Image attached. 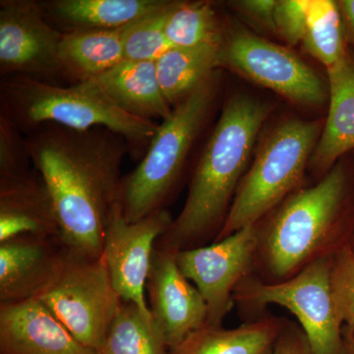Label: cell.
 <instances>
[{
	"mask_svg": "<svg viewBox=\"0 0 354 354\" xmlns=\"http://www.w3.org/2000/svg\"><path fill=\"white\" fill-rule=\"evenodd\" d=\"M283 328L281 321L272 317L235 329L206 323L169 348L167 354H272Z\"/></svg>",
	"mask_w": 354,
	"mask_h": 354,
	"instance_id": "20",
	"label": "cell"
},
{
	"mask_svg": "<svg viewBox=\"0 0 354 354\" xmlns=\"http://www.w3.org/2000/svg\"><path fill=\"white\" fill-rule=\"evenodd\" d=\"M172 221L171 213L165 209L129 221L122 205L118 204L104 232L102 257L114 290L123 300L138 305L148 314L152 313L146 300V286L153 251Z\"/></svg>",
	"mask_w": 354,
	"mask_h": 354,
	"instance_id": "12",
	"label": "cell"
},
{
	"mask_svg": "<svg viewBox=\"0 0 354 354\" xmlns=\"http://www.w3.org/2000/svg\"><path fill=\"white\" fill-rule=\"evenodd\" d=\"M346 188V171L335 165L320 183L286 198L267 225L258 227L257 256L272 283L292 278L315 261L334 255Z\"/></svg>",
	"mask_w": 354,
	"mask_h": 354,
	"instance_id": "4",
	"label": "cell"
},
{
	"mask_svg": "<svg viewBox=\"0 0 354 354\" xmlns=\"http://www.w3.org/2000/svg\"><path fill=\"white\" fill-rule=\"evenodd\" d=\"M307 0H278L274 7V32L291 46L301 44L306 27Z\"/></svg>",
	"mask_w": 354,
	"mask_h": 354,
	"instance_id": "29",
	"label": "cell"
},
{
	"mask_svg": "<svg viewBox=\"0 0 354 354\" xmlns=\"http://www.w3.org/2000/svg\"><path fill=\"white\" fill-rule=\"evenodd\" d=\"M221 46L202 44L191 48H171L156 62L158 82L172 108L215 73L218 67Z\"/></svg>",
	"mask_w": 354,
	"mask_h": 354,
	"instance_id": "22",
	"label": "cell"
},
{
	"mask_svg": "<svg viewBox=\"0 0 354 354\" xmlns=\"http://www.w3.org/2000/svg\"><path fill=\"white\" fill-rule=\"evenodd\" d=\"M346 341V339H344ZM346 349H348V354H354V330H351L348 339L346 341Z\"/></svg>",
	"mask_w": 354,
	"mask_h": 354,
	"instance_id": "33",
	"label": "cell"
},
{
	"mask_svg": "<svg viewBox=\"0 0 354 354\" xmlns=\"http://www.w3.org/2000/svg\"><path fill=\"white\" fill-rule=\"evenodd\" d=\"M334 255L315 261L286 281H242L234 299L254 309L269 304L285 307L299 321L311 354H348L330 283Z\"/></svg>",
	"mask_w": 354,
	"mask_h": 354,
	"instance_id": "7",
	"label": "cell"
},
{
	"mask_svg": "<svg viewBox=\"0 0 354 354\" xmlns=\"http://www.w3.org/2000/svg\"><path fill=\"white\" fill-rule=\"evenodd\" d=\"M64 32L46 19L32 0L0 2V74L57 84L64 78L59 62Z\"/></svg>",
	"mask_w": 354,
	"mask_h": 354,
	"instance_id": "10",
	"label": "cell"
},
{
	"mask_svg": "<svg viewBox=\"0 0 354 354\" xmlns=\"http://www.w3.org/2000/svg\"><path fill=\"white\" fill-rule=\"evenodd\" d=\"M258 227L250 225L209 246L176 252L184 276L196 285L208 309L207 324L221 326L257 256Z\"/></svg>",
	"mask_w": 354,
	"mask_h": 354,
	"instance_id": "11",
	"label": "cell"
},
{
	"mask_svg": "<svg viewBox=\"0 0 354 354\" xmlns=\"http://www.w3.org/2000/svg\"><path fill=\"white\" fill-rule=\"evenodd\" d=\"M0 353L97 354L78 341L39 299L0 304Z\"/></svg>",
	"mask_w": 354,
	"mask_h": 354,
	"instance_id": "15",
	"label": "cell"
},
{
	"mask_svg": "<svg viewBox=\"0 0 354 354\" xmlns=\"http://www.w3.org/2000/svg\"><path fill=\"white\" fill-rule=\"evenodd\" d=\"M165 36L172 48L221 46L225 39L215 9L204 1H176L167 15Z\"/></svg>",
	"mask_w": 354,
	"mask_h": 354,
	"instance_id": "25",
	"label": "cell"
},
{
	"mask_svg": "<svg viewBox=\"0 0 354 354\" xmlns=\"http://www.w3.org/2000/svg\"><path fill=\"white\" fill-rule=\"evenodd\" d=\"M274 0H241L230 2V6L256 25L274 32Z\"/></svg>",
	"mask_w": 354,
	"mask_h": 354,
	"instance_id": "30",
	"label": "cell"
},
{
	"mask_svg": "<svg viewBox=\"0 0 354 354\" xmlns=\"http://www.w3.org/2000/svg\"><path fill=\"white\" fill-rule=\"evenodd\" d=\"M20 236L60 241L55 205L36 169L0 177V242Z\"/></svg>",
	"mask_w": 354,
	"mask_h": 354,
	"instance_id": "16",
	"label": "cell"
},
{
	"mask_svg": "<svg viewBox=\"0 0 354 354\" xmlns=\"http://www.w3.org/2000/svg\"><path fill=\"white\" fill-rule=\"evenodd\" d=\"M88 81L121 109L142 120H165L174 109L160 88L156 62L123 60Z\"/></svg>",
	"mask_w": 354,
	"mask_h": 354,
	"instance_id": "19",
	"label": "cell"
},
{
	"mask_svg": "<svg viewBox=\"0 0 354 354\" xmlns=\"http://www.w3.org/2000/svg\"><path fill=\"white\" fill-rule=\"evenodd\" d=\"M146 288L149 308L169 348L207 323L206 302L184 276L174 251L156 246Z\"/></svg>",
	"mask_w": 354,
	"mask_h": 354,
	"instance_id": "13",
	"label": "cell"
},
{
	"mask_svg": "<svg viewBox=\"0 0 354 354\" xmlns=\"http://www.w3.org/2000/svg\"><path fill=\"white\" fill-rule=\"evenodd\" d=\"M176 1L162 10L145 16L125 27L123 53L127 62H157L171 48L165 36V22Z\"/></svg>",
	"mask_w": 354,
	"mask_h": 354,
	"instance_id": "26",
	"label": "cell"
},
{
	"mask_svg": "<svg viewBox=\"0 0 354 354\" xmlns=\"http://www.w3.org/2000/svg\"><path fill=\"white\" fill-rule=\"evenodd\" d=\"M0 102V114L24 134L46 123L77 130L104 127L127 140L136 153H146L158 128L155 121L121 109L91 81L64 86L26 76L2 77Z\"/></svg>",
	"mask_w": 354,
	"mask_h": 354,
	"instance_id": "3",
	"label": "cell"
},
{
	"mask_svg": "<svg viewBox=\"0 0 354 354\" xmlns=\"http://www.w3.org/2000/svg\"><path fill=\"white\" fill-rule=\"evenodd\" d=\"M344 20V25L354 43V0H342L337 2Z\"/></svg>",
	"mask_w": 354,
	"mask_h": 354,
	"instance_id": "32",
	"label": "cell"
},
{
	"mask_svg": "<svg viewBox=\"0 0 354 354\" xmlns=\"http://www.w3.org/2000/svg\"><path fill=\"white\" fill-rule=\"evenodd\" d=\"M269 113V106L248 95L227 100L198 160L185 205L156 246L177 252L218 235Z\"/></svg>",
	"mask_w": 354,
	"mask_h": 354,
	"instance_id": "2",
	"label": "cell"
},
{
	"mask_svg": "<svg viewBox=\"0 0 354 354\" xmlns=\"http://www.w3.org/2000/svg\"><path fill=\"white\" fill-rule=\"evenodd\" d=\"M322 128L316 121L295 118L279 123L268 133L237 188L215 241L257 225L297 189L308 169Z\"/></svg>",
	"mask_w": 354,
	"mask_h": 354,
	"instance_id": "6",
	"label": "cell"
},
{
	"mask_svg": "<svg viewBox=\"0 0 354 354\" xmlns=\"http://www.w3.org/2000/svg\"><path fill=\"white\" fill-rule=\"evenodd\" d=\"M125 27L65 32L59 46L64 78L76 84L86 82L123 62Z\"/></svg>",
	"mask_w": 354,
	"mask_h": 354,
	"instance_id": "21",
	"label": "cell"
},
{
	"mask_svg": "<svg viewBox=\"0 0 354 354\" xmlns=\"http://www.w3.org/2000/svg\"><path fill=\"white\" fill-rule=\"evenodd\" d=\"M25 136L32 167L55 205L60 242L70 252L102 257L109 218L121 204L127 140L104 127L77 130L53 123Z\"/></svg>",
	"mask_w": 354,
	"mask_h": 354,
	"instance_id": "1",
	"label": "cell"
},
{
	"mask_svg": "<svg viewBox=\"0 0 354 354\" xmlns=\"http://www.w3.org/2000/svg\"><path fill=\"white\" fill-rule=\"evenodd\" d=\"M169 0H50L39 2L60 32L120 29L171 6Z\"/></svg>",
	"mask_w": 354,
	"mask_h": 354,
	"instance_id": "18",
	"label": "cell"
},
{
	"mask_svg": "<svg viewBox=\"0 0 354 354\" xmlns=\"http://www.w3.org/2000/svg\"><path fill=\"white\" fill-rule=\"evenodd\" d=\"M272 354H311L304 330L295 326H283Z\"/></svg>",
	"mask_w": 354,
	"mask_h": 354,
	"instance_id": "31",
	"label": "cell"
},
{
	"mask_svg": "<svg viewBox=\"0 0 354 354\" xmlns=\"http://www.w3.org/2000/svg\"><path fill=\"white\" fill-rule=\"evenodd\" d=\"M344 20L339 3L332 0H307L306 27L302 48L327 68L346 55Z\"/></svg>",
	"mask_w": 354,
	"mask_h": 354,
	"instance_id": "24",
	"label": "cell"
},
{
	"mask_svg": "<svg viewBox=\"0 0 354 354\" xmlns=\"http://www.w3.org/2000/svg\"><path fill=\"white\" fill-rule=\"evenodd\" d=\"M218 86L214 73L158 124L139 165L122 180L121 205L127 221H140L165 209L193 146L206 127Z\"/></svg>",
	"mask_w": 354,
	"mask_h": 354,
	"instance_id": "5",
	"label": "cell"
},
{
	"mask_svg": "<svg viewBox=\"0 0 354 354\" xmlns=\"http://www.w3.org/2000/svg\"><path fill=\"white\" fill-rule=\"evenodd\" d=\"M167 348L152 314L122 299L97 354H167Z\"/></svg>",
	"mask_w": 354,
	"mask_h": 354,
	"instance_id": "23",
	"label": "cell"
},
{
	"mask_svg": "<svg viewBox=\"0 0 354 354\" xmlns=\"http://www.w3.org/2000/svg\"><path fill=\"white\" fill-rule=\"evenodd\" d=\"M39 299L79 342L97 351L122 301L102 256L68 250L59 276Z\"/></svg>",
	"mask_w": 354,
	"mask_h": 354,
	"instance_id": "8",
	"label": "cell"
},
{
	"mask_svg": "<svg viewBox=\"0 0 354 354\" xmlns=\"http://www.w3.org/2000/svg\"><path fill=\"white\" fill-rule=\"evenodd\" d=\"M327 72L329 113L308 165L318 174L354 149V59L348 50Z\"/></svg>",
	"mask_w": 354,
	"mask_h": 354,
	"instance_id": "17",
	"label": "cell"
},
{
	"mask_svg": "<svg viewBox=\"0 0 354 354\" xmlns=\"http://www.w3.org/2000/svg\"><path fill=\"white\" fill-rule=\"evenodd\" d=\"M24 133L0 114V177L19 176L31 171Z\"/></svg>",
	"mask_w": 354,
	"mask_h": 354,
	"instance_id": "27",
	"label": "cell"
},
{
	"mask_svg": "<svg viewBox=\"0 0 354 354\" xmlns=\"http://www.w3.org/2000/svg\"><path fill=\"white\" fill-rule=\"evenodd\" d=\"M218 67L271 88L302 108H321L329 100L327 86L301 58L245 29L237 28L225 36Z\"/></svg>",
	"mask_w": 354,
	"mask_h": 354,
	"instance_id": "9",
	"label": "cell"
},
{
	"mask_svg": "<svg viewBox=\"0 0 354 354\" xmlns=\"http://www.w3.org/2000/svg\"><path fill=\"white\" fill-rule=\"evenodd\" d=\"M330 283L339 317L354 330V253L335 254Z\"/></svg>",
	"mask_w": 354,
	"mask_h": 354,
	"instance_id": "28",
	"label": "cell"
},
{
	"mask_svg": "<svg viewBox=\"0 0 354 354\" xmlns=\"http://www.w3.org/2000/svg\"><path fill=\"white\" fill-rule=\"evenodd\" d=\"M65 254L64 244L50 237L0 242V304L39 299L59 276Z\"/></svg>",
	"mask_w": 354,
	"mask_h": 354,
	"instance_id": "14",
	"label": "cell"
}]
</instances>
